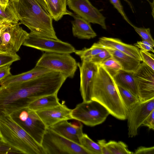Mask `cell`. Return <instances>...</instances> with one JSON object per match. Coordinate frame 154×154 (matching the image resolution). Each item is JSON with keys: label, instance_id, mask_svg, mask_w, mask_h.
Returning <instances> with one entry per match:
<instances>
[{"label": "cell", "instance_id": "1", "mask_svg": "<svg viewBox=\"0 0 154 154\" xmlns=\"http://www.w3.org/2000/svg\"><path fill=\"white\" fill-rule=\"evenodd\" d=\"M9 3L20 24L26 26L30 33L40 37L59 39L52 18L44 0H14Z\"/></svg>", "mask_w": 154, "mask_h": 154}, {"label": "cell", "instance_id": "2", "mask_svg": "<svg viewBox=\"0 0 154 154\" xmlns=\"http://www.w3.org/2000/svg\"><path fill=\"white\" fill-rule=\"evenodd\" d=\"M91 100L100 103L116 119H127L128 110L121 99L113 78L100 65L94 79Z\"/></svg>", "mask_w": 154, "mask_h": 154}, {"label": "cell", "instance_id": "3", "mask_svg": "<svg viewBox=\"0 0 154 154\" xmlns=\"http://www.w3.org/2000/svg\"><path fill=\"white\" fill-rule=\"evenodd\" d=\"M0 138L16 154H46L42 146L9 115L0 114Z\"/></svg>", "mask_w": 154, "mask_h": 154}, {"label": "cell", "instance_id": "4", "mask_svg": "<svg viewBox=\"0 0 154 154\" xmlns=\"http://www.w3.org/2000/svg\"><path fill=\"white\" fill-rule=\"evenodd\" d=\"M41 145L46 154H91L81 145L47 128Z\"/></svg>", "mask_w": 154, "mask_h": 154}, {"label": "cell", "instance_id": "5", "mask_svg": "<svg viewBox=\"0 0 154 154\" xmlns=\"http://www.w3.org/2000/svg\"><path fill=\"white\" fill-rule=\"evenodd\" d=\"M109 114L104 106L93 100L78 104L71 113L72 119L91 127L102 124Z\"/></svg>", "mask_w": 154, "mask_h": 154}, {"label": "cell", "instance_id": "6", "mask_svg": "<svg viewBox=\"0 0 154 154\" xmlns=\"http://www.w3.org/2000/svg\"><path fill=\"white\" fill-rule=\"evenodd\" d=\"M10 115L33 139L41 144L47 127L35 111L25 107L14 111Z\"/></svg>", "mask_w": 154, "mask_h": 154}, {"label": "cell", "instance_id": "7", "mask_svg": "<svg viewBox=\"0 0 154 154\" xmlns=\"http://www.w3.org/2000/svg\"><path fill=\"white\" fill-rule=\"evenodd\" d=\"M52 71L60 72L67 78H72L77 68V63L69 54L45 52L36 63Z\"/></svg>", "mask_w": 154, "mask_h": 154}, {"label": "cell", "instance_id": "8", "mask_svg": "<svg viewBox=\"0 0 154 154\" xmlns=\"http://www.w3.org/2000/svg\"><path fill=\"white\" fill-rule=\"evenodd\" d=\"M23 45L48 53L70 54L76 50L70 44L59 39L41 37L30 33Z\"/></svg>", "mask_w": 154, "mask_h": 154}, {"label": "cell", "instance_id": "9", "mask_svg": "<svg viewBox=\"0 0 154 154\" xmlns=\"http://www.w3.org/2000/svg\"><path fill=\"white\" fill-rule=\"evenodd\" d=\"M140 102L154 98V70L143 62L134 72Z\"/></svg>", "mask_w": 154, "mask_h": 154}, {"label": "cell", "instance_id": "10", "mask_svg": "<svg viewBox=\"0 0 154 154\" xmlns=\"http://www.w3.org/2000/svg\"><path fill=\"white\" fill-rule=\"evenodd\" d=\"M13 23L7 28L0 36V51L16 54L27 38L29 33L20 26Z\"/></svg>", "mask_w": 154, "mask_h": 154}, {"label": "cell", "instance_id": "11", "mask_svg": "<svg viewBox=\"0 0 154 154\" xmlns=\"http://www.w3.org/2000/svg\"><path fill=\"white\" fill-rule=\"evenodd\" d=\"M154 110V98L137 103L128 110L127 117L128 135L136 136L138 129L146 118Z\"/></svg>", "mask_w": 154, "mask_h": 154}, {"label": "cell", "instance_id": "12", "mask_svg": "<svg viewBox=\"0 0 154 154\" xmlns=\"http://www.w3.org/2000/svg\"><path fill=\"white\" fill-rule=\"evenodd\" d=\"M67 5L74 13L88 22L106 29L105 17L89 0H67Z\"/></svg>", "mask_w": 154, "mask_h": 154}, {"label": "cell", "instance_id": "13", "mask_svg": "<svg viewBox=\"0 0 154 154\" xmlns=\"http://www.w3.org/2000/svg\"><path fill=\"white\" fill-rule=\"evenodd\" d=\"M80 71V91L83 101L91 100L94 79L97 71L98 65L91 62L83 60L78 63Z\"/></svg>", "mask_w": 154, "mask_h": 154}, {"label": "cell", "instance_id": "14", "mask_svg": "<svg viewBox=\"0 0 154 154\" xmlns=\"http://www.w3.org/2000/svg\"><path fill=\"white\" fill-rule=\"evenodd\" d=\"M72 109L64 103L36 111L47 128L62 121L72 119Z\"/></svg>", "mask_w": 154, "mask_h": 154}, {"label": "cell", "instance_id": "15", "mask_svg": "<svg viewBox=\"0 0 154 154\" xmlns=\"http://www.w3.org/2000/svg\"><path fill=\"white\" fill-rule=\"evenodd\" d=\"M72 123L65 120L60 122L49 127L51 130L67 138L80 145V140L83 134V125L78 121Z\"/></svg>", "mask_w": 154, "mask_h": 154}, {"label": "cell", "instance_id": "16", "mask_svg": "<svg viewBox=\"0 0 154 154\" xmlns=\"http://www.w3.org/2000/svg\"><path fill=\"white\" fill-rule=\"evenodd\" d=\"M97 42L103 47L119 51L142 61L138 48L124 43L119 39L103 37Z\"/></svg>", "mask_w": 154, "mask_h": 154}, {"label": "cell", "instance_id": "17", "mask_svg": "<svg viewBox=\"0 0 154 154\" xmlns=\"http://www.w3.org/2000/svg\"><path fill=\"white\" fill-rule=\"evenodd\" d=\"M52 71L35 66L28 71L15 75H10L0 81V86L6 87L28 81Z\"/></svg>", "mask_w": 154, "mask_h": 154}, {"label": "cell", "instance_id": "18", "mask_svg": "<svg viewBox=\"0 0 154 154\" xmlns=\"http://www.w3.org/2000/svg\"><path fill=\"white\" fill-rule=\"evenodd\" d=\"M71 16L74 18L71 23L72 33L74 37L81 39H89L97 36L90 23L74 13Z\"/></svg>", "mask_w": 154, "mask_h": 154}, {"label": "cell", "instance_id": "19", "mask_svg": "<svg viewBox=\"0 0 154 154\" xmlns=\"http://www.w3.org/2000/svg\"><path fill=\"white\" fill-rule=\"evenodd\" d=\"M104 47L110 52L112 57L119 63L122 66V69L123 70L134 72L141 63V61L140 60L121 51L111 48Z\"/></svg>", "mask_w": 154, "mask_h": 154}, {"label": "cell", "instance_id": "20", "mask_svg": "<svg viewBox=\"0 0 154 154\" xmlns=\"http://www.w3.org/2000/svg\"><path fill=\"white\" fill-rule=\"evenodd\" d=\"M133 73L121 69L113 77L117 85L128 90L138 98L137 87Z\"/></svg>", "mask_w": 154, "mask_h": 154}, {"label": "cell", "instance_id": "21", "mask_svg": "<svg viewBox=\"0 0 154 154\" xmlns=\"http://www.w3.org/2000/svg\"><path fill=\"white\" fill-rule=\"evenodd\" d=\"M57 94L44 96L35 99L29 103L27 107L36 112L59 105L60 103Z\"/></svg>", "mask_w": 154, "mask_h": 154}, {"label": "cell", "instance_id": "22", "mask_svg": "<svg viewBox=\"0 0 154 154\" xmlns=\"http://www.w3.org/2000/svg\"><path fill=\"white\" fill-rule=\"evenodd\" d=\"M67 0H49L47 6L53 19L57 21L66 15L71 16L73 13L67 10Z\"/></svg>", "mask_w": 154, "mask_h": 154}, {"label": "cell", "instance_id": "23", "mask_svg": "<svg viewBox=\"0 0 154 154\" xmlns=\"http://www.w3.org/2000/svg\"><path fill=\"white\" fill-rule=\"evenodd\" d=\"M105 49L104 47L97 42L94 43L90 48L76 50L74 53L80 57L81 61H89L92 57Z\"/></svg>", "mask_w": 154, "mask_h": 154}, {"label": "cell", "instance_id": "24", "mask_svg": "<svg viewBox=\"0 0 154 154\" xmlns=\"http://www.w3.org/2000/svg\"><path fill=\"white\" fill-rule=\"evenodd\" d=\"M117 88L121 99L128 110L140 102L138 98L128 90L118 85Z\"/></svg>", "mask_w": 154, "mask_h": 154}, {"label": "cell", "instance_id": "25", "mask_svg": "<svg viewBox=\"0 0 154 154\" xmlns=\"http://www.w3.org/2000/svg\"><path fill=\"white\" fill-rule=\"evenodd\" d=\"M106 146L111 154H133L129 151L127 146L121 141L110 140L106 143Z\"/></svg>", "mask_w": 154, "mask_h": 154}, {"label": "cell", "instance_id": "26", "mask_svg": "<svg viewBox=\"0 0 154 154\" xmlns=\"http://www.w3.org/2000/svg\"><path fill=\"white\" fill-rule=\"evenodd\" d=\"M80 145L91 154H102L99 144L92 140L86 134L83 133L81 139Z\"/></svg>", "mask_w": 154, "mask_h": 154}, {"label": "cell", "instance_id": "27", "mask_svg": "<svg viewBox=\"0 0 154 154\" xmlns=\"http://www.w3.org/2000/svg\"><path fill=\"white\" fill-rule=\"evenodd\" d=\"M100 65L103 67L113 77L122 69L119 63L112 57L105 60Z\"/></svg>", "mask_w": 154, "mask_h": 154}, {"label": "cell", "instance_id": "28", "mask_svg": "<svg viewBox=\"0 0 154 154\" xmlns=\"http://www.w3.org/2000/svg\"><path fill=\"white\" fill-rule=\"evenodd\" d=\"M20 59L16 54H11L0 51V67L11 64Z\"/></svg>", "mask_w": 154, "mask_h": 154}, {"label": "cell", "instance_id": "29", "mask_svg": "<svg viewBox=\"0 0 154 154\" xmlns=\"http://www.w3.org/2000/svg\"><path fill=\"white\" fill-rule=\"evenodd\" d=\"M3 19L12 21L15 23L19 22L10 5L9 2L6 8L0 5V20Z\"/></svg>", "mask_w": 154, "mask_h": 154}, {"label": "cell", "instance_id": "30", "mask_svg": "<svg viewBox=\"0 0 154 154\" xmlns=\"http://www.w3.org/2000/svg\"><path fill=\"white\" fill-rule=\"evenodd\" d=\"M132 26L143 40L146 41L154 46V41L151 34L149 28H139L135 26L134 25Z\"/></svg>", "mask_w": 154, "mask_h": 154}, {"label": "cell", "instance_id": "31", "mask_svg": "<svg viewBox=\"0 0 154 154\" xmlns=\"http://www.w3.org/2000/svg\"><path fill=\"white\" fill-rule=\"evenodd\" d=\"M111 57L112 56L111 54L105 48L104 50L92 57L88 61L97 65H100Z\"/></svg>", "mask_w": 154, "mask_h": 154}, {"label": "cell", "instance_id": "32", "mask_svg": "<svg viewBox=\"0 0 154 154\" xmlns=\"http://www.w3.org/2000/svg\"><path fill=\"white\" fill-rule=\"evenodd\" d=\"M140 53L142 61L154 70V55L148 51L140 49Z\"/></svg>", "mask_w": 154, "mask_h": 154}, {"label": "cell", "instance_id": "33", "mask_svg": "<svg viewBox=\"0 0 154 154\" xmlns=\"http://www.w3.org/2000/svg\"><path fill=\"white\" fill-rule=\"evenodd\" d=\"M111 3L114 7L121 14L123 19L131 26L133 24L129 20L126 16L123 10V7L122 5L120 0H109Z\"/></svg>", "mask_w": 154, "mask_h": 154}, {"label": "cell", "instance_id": "34", "mask_svg": "<svg viewBox=\"0 0 154 154\" xmlns=\"http://www.w3.org/2000/svg\"><path fill=\"white\" fill-rule=\"evenodd\" d=\"M134 46L140 48V49L154 52L153 49L154 46L146 41L142 40L141 41H137L134 44Z\"/></svg>", "mask_w": 154, "mask_h": 154}, {"label": "cell", "instance_id": "35", "mask_svg": "<svg viewBox=\"0 0 154 154\" xmlns=\"http://www.w3.org/2000/svg\"><path fill=\"white\" fill-rule=\"evenodd\" d=\"M142 126L148 127L149 129L154 130V110L148 116L143 122Z\"/></svg>", "mask_w": 154, "mask_h": 154}, {"label": "cell", "instance_id": "36", "mask_svg": "<svg viewBox=\"0 0 154 154\" xmlns=\"http://www.w3.org/2000/svg\"><path fill=\"white\" fill-rule=\"evenodd\" d=\"M11 65L9 64L0 67V81L12 75L11 72Z\"/></svg>", "mask_w": 154, "mask_h": 154}, {"label": "cell", "instance_id": "37", "mask_svg": "<svg viewBox=\"0 0 154 154\" xmlns=\"http://www.w3.org/2000/svg\"><path fill=\"white\" fill-rule=\"evenodd\" d=\"M134 154H154V147H146L140 146L137 148L134 152Z\"/></svg>", "mask_w": 154, "mask_h": 154}, {"label": "cell", "instance_id": "38", "mask_svg": "<svg viewBox=\"0 0 154 154\" xmlns=\"http://www.w3.org/2000/svg\"><path fill=\"white\" fill-rule=\"evenodd\" d=\"M0 154H16L14 151L0 139Z\"/></svg>", "mask_w": 154, "mask_h": 154}, {"label": "cell", "instance_id": "39", "mask_svg": "<svg viewBox=\"0 0 154 154\" xmlns=\"http://www.w3.org/2000/svg\"><path fill=\"white\" fill-rule=\"evenodd\" d=\"M106 142L104 139L99 140L97 141V143L100 147L102 154H111L106 146Z\"/></svg>", "mask_w": 154, "mask_h": 154}, {"label": "cell", "instance_id": "40", "mask_svg": "<svg viewBox=\"0 0 154 154\" xmlns=\"http://www.w3.org/2000/svg\"><path fill=\"white\" fill-rule=\"evenodd\" d=\"M13 24V23L11 21H8L0 23V36L3 32Z\"/></svg>", "mask_w": 154, "mask_h": 154}, {"label": "cell", "instance_id": "41", "mask_svg": "<svg viewBox=\"0 0 154 154\" xmlns=\"http://www.w3.org/2000/svg\"><path fill=\"white\" fill-rule=\"evenodd\" d=\"M9 2L8 0H0V5L5 8H6Z\"/></svg>", "mask_w": 154, "mask_h": 154}, {"label": "cell", "instance_id": "42", "mask_svg": "<svg viewBox=\"0 0 154 154\" xmlns=\"http://www.w3.org/2000/svg\"><path fill=\"white\" fill-rule=\"evenodd\" d=\"M124 0V1L126 2L130 6L131 9V10L133 11V12H134V10H133V8L132 6V5H131V3L129 1H128V0Z\"/></svg>", "mask_w": 154, "mask_h": 154}, {"label": "cell", "instance_id": "43", "mask_svg": "<svg viewBox=\"0 0 154 154\" xmlns=\"http://www.w3.org/2000/svg\"><path fill=\"white\" fill-rule=\"evenodd\" d=\"M8 21H11L13 23H14L13 21L8 20H7V19L0 20V23H4V22H8Z\"/></svg>", "mask_w": 154, "mask_h": 154}, {"label": "cell", "instance_id": "44", "mask_svg": "<svg viewBox=\"0 0 154 154\" xmlns=\"http://www.w3.org/2000/svg\"><path fill=\"white\" fill-rule=\"evenodd\" d=\"M44 0L45 2V3L47 5L48 4V2H49V0Z\"/></svg>", "mask_w": 154, "mask_h": 154}, {"label": "cell", "instance_id": "45", "mask_svg": "<svg viewBox=\"0 0 154 154\" xmlns=\"http://www.w3.org/2000/svg\"><path fill=\"white\" fill-rule=\"evenodd\" d=\"M9 1H14V0H8Z\"/></svg>", "mask_w": 154, "mask_h": 154}, {"label": "cell", "instance_id": "46", "mask_svg": "<svg viewBox=\"0 0 154 154\" xmlns=\"http://www.w3.org/2000/svg\"></svg>", "mask_w": 154, "mask_h": 154}, {"label": "cell", "instance_id": "47", "mask_svg": "<svg viewBox=\"0 0 154 154\" xmlns=\"http://www.w3.org/2000/svg\"></svg>", "mask_w": 154, "mask_h": 154}]
</instances>
